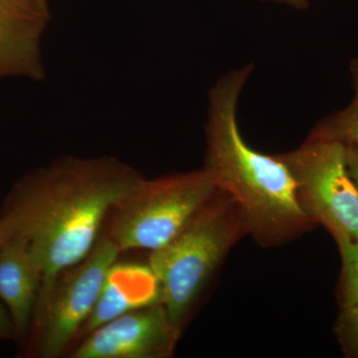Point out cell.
<instances>
[{"mask_svg":"<svg viewBox=\"0 0 358 358\" xmlns=\"http://www.w3.org/2000/svg\"><path fill=\"white\" fill-rule=\"evenodd\" d=\"M141 178L113 157H66L14 187L4 215L27 239L42 285L88 255L110 212Z\"/></svg>","mask_w":358,"mask_h":358,"instance_id":"obj_1","label":"cell"},{"mask_svg":"<svg viewBox=\"0 0 358 358\" xmlns=\"http://www.w3.org/2000/svg\"><path fill=\"white\" fill-rule=\"evenodd\" d=\"M253 69L249 64L232 70L212 88L203 169L239 207L248 234L263 246H277L317 225L299 203L286 164L275 155L257 152L240 133L238 101Z\"/></svg>","mask_w":358,"mask_h":358,"instance_id":"obj_2","label":"cell"},{"mask_svg":"<svg viewBox=\"0 0 358 358\" xmlns=\"http://www.w3.org/2000/svg\"><path fill=\"white\" fill-rule=\"evenodd\" d=\"M248 234L239 207L217 189L176 237L150 253L162 303L171 322L182 329L200 294L228 252Z\"/></svg>","mask_w":358,"mask_h":358,"instance_id":"obj_3","label":"cell"},{"mask_svg":"<svg viewBox=\"0 0 358 358\" xmlns=\"http://www.w3.org/2000/svg\"><path fill=\"white\" fill-rule=\"evenodd\" d=\"M217 189L204 169L150 180L143 178L110 212L105 234L121 252L152 253L169 244Z\"/></svg>","mask_w":358,"mask_h":358,"instance_id":"obj_4","label":"cell"},{"mask_svg":"<svg viewBox=\"0 0 358 358\" xmlns=\"http://www.w3.org/2000/svg\"><path fill=\"white\" fill-rule=\"evenodd\" d=\"M120 253L103 233L83 260L42 285L32 320L34 348L39 357H58L79 336Z\"/></svg>","mask_w":358,"mask_h":358,"instance_id":"obj_5","label":"cell"},{"mask_svg":"<svg viewBox=\"0 0 358 358\" xmlns=\"http://www.w3.org/2000/svg\"><path fill=\"white\" fill-rule=\"evenodd\" d=\"M293 176L296 197L315 225L334 238L358 243V187L346 166V147L334 141L310 140L277 154Z\"/></svg>","mask_w":358,"mask_h":358,"instance_id":"obj_6","label":"cell"},{"mask_svg":"<svg viewBox=\"0 0 358 358\" xmlns=\"http://www.w3.org/2000/svg\"><path fill=\"white\" fill-rule=\"evenodd\" d=\"M182 329L162 303L131 310L105 322L71 353L72 358H169Z\"/></svg>","mask_w":358,"mask_h":358,"instance_id":"obj_7","label":"cell"},{"mask_svg":"<svg viewBox=\"0 0 358 358\" xmlns=\"http://www.w3.org/2000/svg\"><path fill=\"white\" fill-rule=\"evenodd\" d=\"M49 20L14 0H0V79H43L41 40Z\"/></svg>","mask_w":358,"mask_h":358,"instance_id":"obj_8","label":"cell"},{"mask_svg":"<svg viewBox=\"0 0 358 358\" xmlns=\"http://www.w3.org/2000/svg\"><path fill=\"white\" fill-rule=\"evenodd\" d=\"M42 281L43 274L27 239L14 232L0 248V299L21 338L32 324Z\"/></svg>","mask_w":358,"mask_h":358,"instance_id":"obj_9","label":"cell"},{"mask_svg":"<svg viewBox=\"0 0 358 358\" xmlns=\"http://www.w3.org/2000/svg\"><path fill=\"white\" fill-rule=\"evenodd\" d=\"M157 303H162V291L150 266L115 262L108 273L96 307L80 334L86 336L115 317Z\"/></svg>","mask_w":358,"mask_h":358,"instance_id":"obj_10","label":"cell"},{"mask_svg":"<svg viewBox=\"0 0 358 358\" xmlns=\"http://www.w3.org/2000/svg\"><path fill=\"white\" fill-rule=\"evenodd\" d=\"M355 99L345 109L320 120L308 134L310 140L334 141L358 145V57L350 62Z\"/></svg>","mask_w":358,"mask_h":358,"instance_id":"obj_11","label":"cell"},{"mask_svg":"<svg viewBox=\"0 0 358 358\" xmlns=\"http://www.w3.org/2000/svg\"><path fill=\"white\" fill-rule=\"evenodd\" d=\"M341 259L336 298L339 308L358 305V243L343 237L334 238Z\"/></svg>","mask_w":358,"mask_h":358,"instance_id":"obj_12","label":"cell"},{"mask_svg":"<svg viewBox=\"0 0 358 358\" xmlns=\"http://www.w3.org/2000/svg\"><path fill=\"white\" fill-rule=\"evenodd\" d=\"M334 334L345 357L358 358V305L341 308Z\"/></svg>","mask_w":358,"mask_h":358,"instance_id":"obj_13","label":"cell"},{"mask_svg":"<svg viewBox=\"0 0 358 358\" xmlns=\"http://www.w3.org/2000/svg\"><path fill=\"white\" fill-rule=\"evenodd\" d=\"M346 147V166L348 173L358 187V145H350Z\"/></svg>","mask_w":358,"mask_h":358,"instance_id":"obj_14","label":"cell"},{"mask_svg":"<svg viewBox=\"0 0 358 358\" xmlns=\"http://www.w3.org/2000/svg\"><path fill=\"white\" fill-rule=\"evenodd\" d=\"M28 10L39 14V15L50 17V8L48 0H14Z\"/></svg>","mask_w":358,"mask_h":358,"instance_id":"obj_15","label":"cell"},{"mask_svg":"<svg viewBox=\"0 0 358 358\" xmlns=\"http://www.w3.org/2000/svg\"><path fill=\"white\" fill-rule=\"evenodd\" d=\"M15 334L13 319L9 313H7L0 306V338H10Z\"/></svg>","mask_w":358,"mask_h":358,"instance_id":"obj_16","label":"cell"},{"mask_svg":"<svg viewBox=\"0 0 358 358\" xmlns=\"http://www.w3.org/2000/svg\"><path fill=\"white\" fill-rule=\"evenodd\" d=\"M13 233L14 226L13 221L6 215L2 216L0 218V248L10 238Z\"/></svg>","mask_w":358,"mask_h":358,"instance_id":"obj_17","label":"cell"},{"mask_svg":"<svg viewBox=\"0 0 358 358\" xmlns=\"http://www.w3.org/2000/svg\"><path fill=\"white\" fill-rule=\"evenodd\" d=\"M261 1L275 2V3L285 4L292 7V8L298 9V10H306L310 6L308 0H261Z\"/></svg>","mask_w":358,"mask_h":358,"instance_id":"obj_18","label":"cell"}]
</instances>
